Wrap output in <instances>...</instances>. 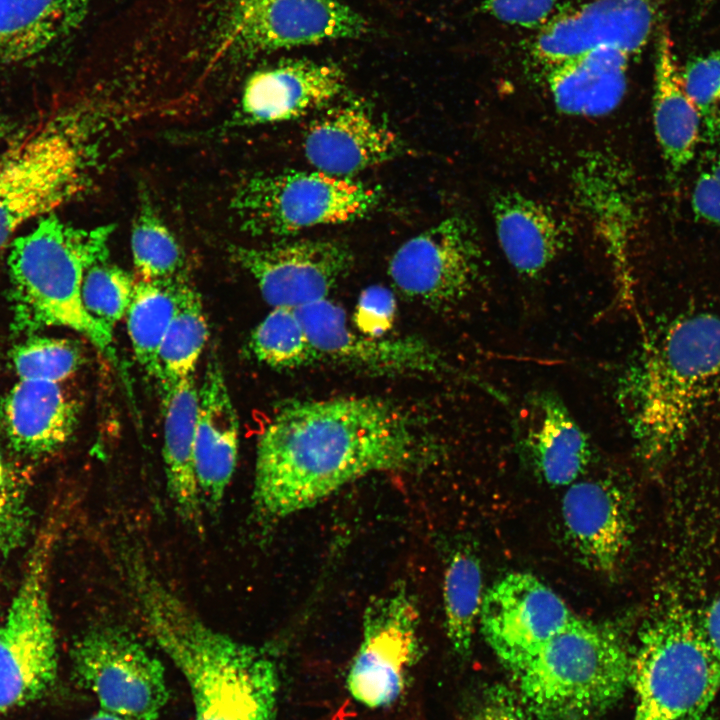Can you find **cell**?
I'll list each match as a JSON object with an SVG mask.
<instances>
[{"label": "cell", "mask_w": 720, "mask_h": 720, "mask_svg": "<svg viewBox=\"0 0 720 720\" xmlns=\"http://www.w3.org/2000/svg\"><path fill=\"white\" fill-rule=\"evenodd\" d=\"M481 272V250L472 225L451 216L404 242L388 275L406 297L433 308L464 300Z\"/></svg>", "instance_id": "13"}, {"label": "cell", "mask_w": 720, "mask_h": 720, "mask_svg": "<svg viewBox=\"0 0 720 720\" xmlns=\"http://www.w3.org/2000/svg\"><path fill=\"white\" fill-rule=\"evenodd\" d=\"M653 124L666 164L673 172L681 171L694 156L702 124L683 87L666 29L659 35L656 50Z\"/></svg>", "instance_id": "29"}, {"label": "cell", "mask_w": 720, "mask_h": 720, "mask_svg": "<svg viewBox=\"0 0 720 720\" xmlns=\"http://www.w3.org/2000/svg\"><path fill=\"white\" fill-rule=\"evenodd\" d=\"M92 0H0V67L42 54L85 20Z\"/></svg>", "instance_id": "28"}, {"label": "cell", "mask_w": 720, "mask_h": 720, "mask_svg": "<svg viewBox=\"0 0 720 720\" xmlns=\"http://www.w3.org/2000/svg\"><path fill=\"white\" fill-rule=\"evenodd\" d=\"M136 278L107 260L92 264L84 273L81 299L86 312L113 332L116 323L126 316Z\"/></svg>", "instance_id": "35"}, {"label": "cell", "mask_w": 720, "mask_h": 720, "mask_svg": "<svg viewBox=\"0 0 720 720\" xmlns=\"http://www.w3.org/2000/svg\"><path fill=\"white\" fill-rule=\"evenodd\" d=\"M231 256L253 277L272 308L298 309L328 299L354 265L350 247L328 239L237 246L231 249Z\"/></svg>", "instance_id": "15"}, {"label": "cell", "mask_w": 720, "mask_h": 720, "mask_svg": "<svg viewBox=\"0 0 720 720\" xmlns=\"http://www.w3.org/2000/svg\"><path fill=\"white\" fill-rule=\"evenodd\" d=\"M248 347L256 360L279 370H297L319 363L305 327L293 308H272L252 331Z\"/></svg>", "instance_id": "34"}, {"label": "cell", "mask_w": 720, "mask_h": 720, "mask_svg": "<svg viewBox=\"0 0 720 720\" xmlns=\"http://www.w3.org/2000/svg\"><path fill=\"white\" fill-rule=\"evenodd\" d=\"M27 489L0 454V554L23 544L30 523Z\"/></svg>", "instance_id": "38"}, {"label": "cell", "mask_w": 720, "mask_h": 720, "mask_svg": "<svg viewBox=\"0 0 720 720\" xmlns=\"http://www.w3.org/2000/svg\"><path fill=\"white\" fill-rule=\"evenodd\" d=\"M517 691L503 684L486 689L467 720H528V713Z\"/></svg>", "instance_id": "41"}, {"label": "cell", "mask_w": 720, "mask_h": 720, "mask_svg": "<svg viewBox=\"0 0 720 720\" xmlns=\"http://www.w3.org/2000/svg\"><path fill=\"white\" fill-rule=\"evenodd\" d=\"M577 617L536 576L513 572L484 595L480 619L484 637L512 672Z\"/></svg>", "instance_id": "16"}, {"label": "cell", "mask_w": 720, "mask_h": 720, "mask_svg": "<svg viewBox=\"0 0 720 720\" xmlns=\"http://www.w3.org/2000/svg\"><path fill=\"white\" fill-rule=\"evenodd\" d=\"M418 627V610L403 586L368 604L362 640L346 679L356 702L377 709L399 698L418 656Z\"/></svg>", "instance_id": "14"}, {"label": "cell", "mask_w": 720, "mask_h": 720, "mask_svg": "<svg viewBox=\"0 0 720 720\" xmlns=\"http://www.w3.org/2000/svg\"><path fill=\"white\" fill-rule=\"evenodd\" d=\"M56 529L55 518H49L36 535L0 625V712L42 697L57 677V640L48 590Z\"/></svg>", "instance_id": "9"}, {"label": "cell", "mask_w": 720, "mask_h": 720, "mask_svg": "<svg viewBox=\"0 0 720 720\" xmlns=\"http://www.w3.org/2000/svg\"><path fill=\"white\" fill-rule=\"evenodd\" d=\"M655 22L651 0H592L554 14L531 44L547 68L601 48L628 56L647 43Z\"/></svg>", "instance_id": "17"}, {"label": "cell", "mask_w": 720, "mask_h": 720, "mask_svg": "<svg viewBox=\"0 0 720 720\" xmlns=\"http://www.w3.org/2000/svg\"><path fill=\"white\" fill-rule=\"evenodd\" d=\"M685 92L697 108L706 136L714 127L720 104V51L690 60L681 73Z\"/></svg>", "instance_id": "37"}, {"label": "cell", "mask_w": 720, "mask_h": 720, "mask_svg": "<svg viewBox=\"0 0 720 720\" xmlns=\"http://www.w3.org/2000/svg\"><path fill=\"white\" fill-rule=\"evenodd\" d=\"M123 573L137 616L185 677L194 720H275L279 672L264 649L207 624L137 558Z\"/></svg>", "instance_id": "2"}, {"label": "cell", "mask_w": 720, "mask_h": 720, "mask_svg": "<svg viewBox=\"0 0 720 720\" xmlns=\"http://www.w3.org/2000/svg\"><path fill=\"white\" fill-rule=\"evenodd\" d=\"M88 103L59 109L0 156V253L19 227L86 192L95 179L106 124Z\"/></svg>", "instance_id": "5"}, {"label": "cell", "mask_w": 720, "mask_h": 720, "mask_svg": "<svg viewBox=\"0 0 720 720\" xmlns=\"http://www.w3.org/2000/svg\"><path fill=\"white\" fill-rule=\"evenodd\" d=\"M719 390V316L687 314L646 339L617 390L640 456L648 462L669 457Z\"/></svg>", "instance_id": "3"}, {"label": "cell", "mask_w": 720, "mask_h": 720, "mask_svg": "<svg viewBox=\"0 0 720 720\" xmlns=\"http://www.w3.org/2000/svg\"><path fill=\"white\" fill-rule=\"evenodd\" d=\"M691 203L696 216L720 226V185L706 171L696 180Z\"/></svg>", "instance_id": "42"}, {"label": "cell", "mask_w": 720, "mask_h": 720, "mask_svg": "<svg viewBox=\"0 0 720 720\" xmlns=\"http://www.w3.org/2000/svg\"><path fill=\"white\" fill-rule=\"evenodd\" d=\"M513 424L520 448L546 483L570 485L588 467L592 456L589 438L555 392L528 393Z\"/></svg>", "instance_id": "20"}, {"label": "cell", "mask_w": 720, "mask_h": 720, "mask_svg": "<svg viewBox=\"0 0 720 720\" xmlns=\"http://www.w3.org/2000/svg\"><path fill=\"white\" fill-rule=\"evenodd\" d=\"M558 0H484L482 9L514 26L540 29L553 16Z\"/></svg>", "instance_id": "40"}, {"label": "cell", "mask_w": 720, "mask_h": 720, "mask_svg": "<svg viewBox=\"0 0 720 720\" xmlns=\"http://www.w3.org/2000/svg\"><path fill=\"white\" fill-rule=\"evenodd\" d=\"M482 587L477 556L467 548L454 552L445 570L443 599L446 634L453 650L461 657L471 651L483 602Z\"/></svg>", "instance_id": "32"}, {"label": "cell", "mask_w": 720, "mask_h": 720, "mask_svg": "<svg viewBox=\"0 0 720 720\" xmlns=\"http://www.w3.org/2000/svg\"><path fill=\"white\" fill-rule=\"evenodd\" d=\"M10 130L11 128L9 122L0 116V143L6 138Z\"/></svg>", "instance_id": "47"}, {"label": "cell", "mask_w": 720, "mask_h": 720, "mask_svg": "<svg viewBox=\"0 0 720 720\" xmlns=\"http://www.w3.org/2000/svg\"><path fill=\"white\" fill-rule=\"evenodd\" d=\"M239 422L222 366L209 359L198 387L194 436L195 474L203 507L222 505L238 459Z\"/></svg>", "instance_id": "23"}, {"label": "cell", "mask_w": 720, "mask_h": 720, "mask_svg": "<svg viewBox=\"0 0 720 720\" xmlns=\"http://www.w3.org/2000/svg\"><path fill=\"white\" fill-rule=\"evenodd\" d=\"M698 620L704 638L720 664V594L714 598Z\"/></svg>", "instance_id": "43"}, {"label": "cell", "mask_w": 720, "mask_h": 720, "mask_svg": "<svg viewBox=\"0 0 720 720\" xmlns=\"http://www.w3.org/2000/svg\"><path fill=\"white\" fill-rule=\"evenodd\" d=\"M87 720H134V719L101 710L97 714L93 715L92 717H90Z\"/></svg>", "instance_id": "45"}, {"label": "cell", "mask_w": 720, "mask_h": 720, "mask_svg": "<svg viewBox=\"0 0 720 720\" xmlns=\"http://www.w3.org/2000/svg\"><path fill=\"white\" fill-rule=\"evenodd\" d=\"M706 171L720 185V153L709 159Z\"/></svg>", "instance_id": "44"}, {"label": "cell", "mask_w": 720, "mask_h": 720, "mask_svg": "<svg viewBox=\"0 0 720 720\" xmlns=\"http://www.w3.org/2000/svg\"><path fill=\"white\" fill-rule=\"evenodd\" d=\"M630 686L632 720H704L720 690V664L688 609L672 605L643 627Z\"/></svg>", "instance_id": "7"}, {"label": "cell", "mask_w": 720, "mask_h": 720, "mask_svg": "<svg viewBox=\"0 0 720 720\" xmlns=\"http://www.w3.org/2000/svg\"><path fill=\"white\" fill-rule=\"evenodd\" d=\"M498 243L521 276L536 278L566 247L568 232L543 204L517 193L498 196L492 206Z\"/></svg>", "instance_id": "26"}, {"label": "cell", "mask_w": 720, "mask_h": 720, "mask_svg": "<svg viewBox=\"0 0 720 720\" xmlns=\"http://www.w3.org/2000/svg\"><path fill=\"white\" fill-rule=\"evenodd\" d=\"M64 382L16 376L0 404V426L18 455L45 457L70 440L78 423L79 405Z\"/></svg>", "instance_id": "21"}, {"label": "cell", "mask_w": 720, "mask_h": 720, "mask_svg": "<svg viewBox=\"0 0 720 720\" xmlns=\"http://www.w3.org/2000/svg\"><path fill=\"white\" fill-rule=\"evenodd\" d=\"M112 233L111 225L78 228L49 214L11 243L9 292L16 331L66 327L115 360L113 332L86 312L81 299L84 273L107 260Z\"/></svg>", "instance_id": "4"}, {"label": "cell", "mask_w": 720, "mask_h": 720, "mask_svg": "<svg viewBox=\"0 0 720 720\" xmlns=\"http://www.w3.org/2000/svg\"><path fill=\"white\" fill-rule=\"evenodd\" d=\"M366 20L342 0H229L217 29L230 59L366 34Z\"/></svg>", "instance_id": "10"}, {"label": "cell", "mask_w": 720, "mask_h": 720, "mask_svg": "<svg viewBox=\"0 0 720 720\" xmlns=\"http://www.w3.org/2000/svg\"><path fill=\"white\" fill-rule=\"evenodd\" d=\"M207 339L208 324L201 296L185 277L178 283L175 312L158 354L156 379L161 393L194 374Z\"/></svg>", "instance_id": "30"}, {"label": "cell", "mask_w": 720, "mask_h": 720, "mask_svg": "<svg viewBox=\"0 0 720 720\" xmlns=\"http://www.w3.org/2000/svg\"><path fill=\"white\" fill-rule=\"evenodd\" d=\"M395 315L396 301L392 292L376 285L361 293L353 320L360 333L382 337L392 328Z\"/></svg>", "instance_id": "39"}, {"label": "cell", "mask_w": 720, "mask_h": 720, "mask_svg": "<svg viewBox=\"0 0 720 720\" xmlns=\"http://www.w3.org/2000/svg\"><path fill=\"white\" fill-rule=\"evenodd\" d=\"M631 653L615 632L576 618L512 674L538 720H592L630 686Z\"/></svg>", "instance_id": "6"}, {"label": "cell", "mask_w": 720, "mask_h": 720, "mask_svg": "<svg viewBox=\"0 0 720 720\" xmlns=\"http://www.w3.org/2000/svg\"><path fill=\"white\" fill-rule=\"evenodd\" d=\"M622 167L606 154H592L576 169L578 198L593 224L611 260L618 296L634 306L633 279L629 260L633 209L627 179Z\"/></svg>", "instance_id": "24"}, {"label": "cell", "mask_w": 720, "mask_h": 720, "mask_svg": "<svg viewBox=\"0 0 720 720\" xmlns=\"http://www.w3.org/2000/svg\"><path fill=\"white\" fill-rule=\"evenodd\" d=\"M77 680L101 710L134 720H156L168 700L165 671L134 636L114 626H96L73 644Z\"/></svg>", "instance_id": "11"}, {"label": "cell", "mask_w": 720, "mask_h": 720, "mask_svg": "<svg viewBox=\"0 0 720 720\" xmlns=\"http://www.w3.org/2000/svg\"><path fill=\"white\" fill-rule=\"evenodd\" d=\"M304 154L315 170L348 178L393 159L401 152L398 136L360 104L330 109L308 127Z\"/></svg>", "instance_id": "22"}, {"label": "cell", "mask_w": 720, "mask_h": 720, "mask_svg": "<svg viewBox=\"0 0 720 720\" xmlns=\"http://www.w3.org/2000/svg\"><path fill=\"white\" fill-rule=\"evenodd\" d=\"M181 279L167 282L136 280L126 313L127 331L135 358L146 374L155 379L159 350L175 312Z\"/></svg>", "instance_id": "31"}, {"label": "cell", "mask_w": 720, "mask_h": 720, "mask_svg": "<svg viewBox=\"0 0 720 720\" xmlns=\"http://www.w3.org/2000/svg\"><path fill=\"white\" fill-rule=\"evenodd\" d=\"M318 355L326 362L376 376H452L476 383L490 395L492 386L455 367L435 346L414 336L373 337L354 331L345 311L329 299L296 309Z\"/></svg>", "instance_id": "12"}, {"label": "cell", "mask_w": 720, "mask_h": 720, "mask_svg": "<svg viewBox=\"0 0 720 720\" xmlns=\"http://www.w3.org/2000/svg\"><path fill=\"white\" fill-rule=\"evenodd\" d=\"M239 227L253 236L287 237L368 214L379 191L318 170L261 173L240 182L230 199Z\"/></svg>", "instance_id": "8"}, {"label": "cell", "mask_w": 720, "mask_h": 720, "mask_svg": "<svg viewBox=\"0 0 720 720\" xmlns=\"http://www.w3.org/2000/svg\"><path fill=\"white\" fill-rule=\"evenodd\" d=\"M15 376H38L66 381L80 367L82 352L72 340L55 337H30L11 351Z\"/></svg>", "instance_id": "36"}, {"label": "cell", "mask_w": 720, "mask_h": 720, "mask_svg": "<svg viewBox=\"0 0 720 720\" xmlns=\"http://www.w3.org/2000/svg\"><path fill=\"white\" fill-rule=\"evenodd\" d=\"M629 57L601 48L548 68L547 82L557 108L587 117L613 111L626 90Z\"/></svg>", "instance_id": "27"}, {"label": "cell", "mask_w": 720, "mask_h": 720, "mask_svg": "<svg viewBox=\"0 0 720 720\" xmlns=\"http://www.w3.org/2000/svg\"><path fill=\"white\" fill-rule=\"evenodd\" d=\"M130 245L136 280L167 282L186 277L181 247L149 203L143 202L137 212Z\"/></svg>", "instance_id": "33"}, {"label": "cell", "mask_w": 720, "mask_h": 720, "mask_svg": "<svg viewBox=\"0 0 720 720\" xmlns=\"http://www.w3.org/2000/svg\"><path fill=\"white\" fill-rule=\"evenodd\" d=\"M164 413L163 462L169 497L182 521L201 532L203 504L195 474L194 436L198 386L192 374L161 393Z\"/></svg>", "instance_id": "25"}, {"label": "cell", "mask_w": 720, "mask_h": 720, "mask_svg": "<svg viewBox=\"0 0 720 720\" xmlns=\"http://www.w3.org/2000/svg\"><path fill=\"white\" fill-rule=\"evenodd\" d=\"M439 455L409 411L374 396L291 401L257 443L252 492L257 520L273 523L375 472L409 471Z\"/></svg>", "instance_id": "1"}, {"label": "cell", "mask_w": 720, "mask_h": 720, "mask_svg": "<svg viewBox=\"0 0 720 720\" xmlns=\"http://www.w3.org/2000/svg\"><path fill=\"white\" fill-rule=\"evenodd\" d=\"M561 512L578 559L594 571L615 573L631 535L628 500L621 488L608 479L575 481L563 496Z\"/></svg>", "instance_id": "19"}, {"label": "cell", "mask_w": 720, "mask_h": 720, "mask_svg": "<svg viewBox=\"0 0 720 720\" xmlns=\"http://www.w3.org/2000/svg\"><path fill=\"white\" fill-rule=\"evenodd\" d=\"M344 87V73L335 64L281 61L248 77L229 125L249 127L297 119L332 102Z\"/></svg>", "instance_id": "18"}, {"label": "cell", "mask_w": 720, "mask_h": 720, "mask_svg": "<svg viewBox=\"0 0 720 720\" xmlns=\"http://www.w3.org/2000/svg\"><path fill=\"white\" fill-rule=\"evenodd\" d=\"M709 139L712 141H720V104H719L717 116L715 119L714 127L711 132V135L709 136Z\"/></svg>", "instance_id": "46"}]
</instances>
